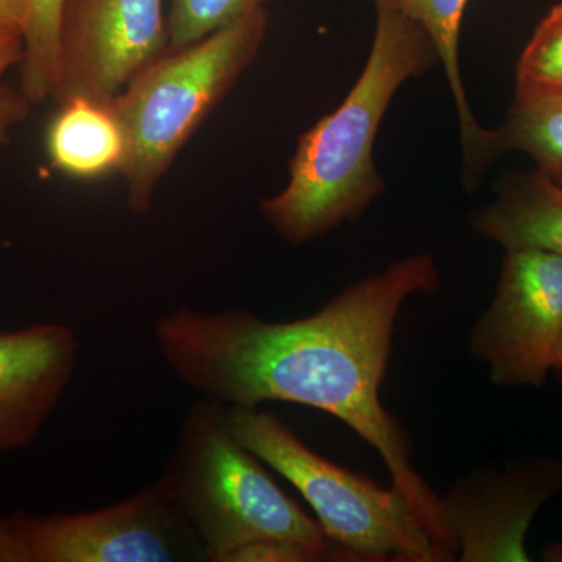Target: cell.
<instances>
[{"instance_id": "obj_8", "label": "cell", "mask_w": 562, "mask_h": 562, "mask_svg": "<svg viewBox=\"0 0 562 562\" xmlns=\"http://www.w3.org/2000/svg\"><path fill=\"white\" fill-rule=\"evenodd\" d=\"M168 50L165 0H66L52 99L111 101Z\"/></svg>"}, {"instance_id": "obj_12", "label": "cell", "mask_w": 562, "mask_h": 562, "mask_svg": "<svg viewBox=\"0 0 562 562\" xmlns=\"http://www.w3.org/2000/svg\"><path fill=\"white\" fill-rule=\"evenodd\" d=\"M398 9L430 36L446 70L460 121L462 179L465 190L479 184L484 169L498 150V133L484 128L469 106L460 68L462 16L469 0H395Z\"/></svg>"}, {"instance_id": "obj_3", "label": "cell", "mask_w": 562, "mask_h": 562, "mask_svg": "<svg viewBox=\"0 0 562 562\" xmlns=\"http://www.w3.org/2000/svg\"><path fill=\"white\" fill-rule=\"evenodd\" d=\"M266 464L233 435L224 406L199 397L187 409L160 482L211 562L279 539L349 557L280 490Z\"/></svg>"}, {"instance_id": "obj_21", "label": "cell", "mask_w": 562, "mask_h": 562, "mask_svg": "<svg viewBox=\"0 0 562 562\" xmlns=\"http://www.w3.org/2000/svg\"><path fill=\"white\" fill-rule=\"evenodd\" d=\"M543 560L549 562H562V541L550 543V546L543 550Z\"/></svg>"}, {"instance_id": "obj_10", "label": "cell", "mask_w": 562, "mask_h": 562, "mask_svg": "<svg viewBox=\"0 0 562 562\" xmlns=\"http://www.w3.org/2000/svg\"><path fill=\"white\" fill-rule=\"evenodd\" d=\"M79 364L72 328L43 324L0 331V452L36 441Z\"/></svg>"}, {"instance_id": "obj_1", "label": "cell", "mask_w": 562, "mask_h": 562, "mask_svg": "<svg viewBox=\"0 0 562 562\" xmlns=\"http://www.w3.org/2000/svg\"><path fill=\"white\" fill-rule=\"evenodd\" d=\"M439 286L435 258L412 255L301 319L269 322L239 306L214 313L183 306L157 321L154 338L169 371L199 397L225 408L297 403L342 420L379 452L391 486L453 561L458 549L442 498L414 469L412 439L380 398L403 303Z\"/></svg>"}, {"instance_id": "obj_22", "label": "cell", "mask_w": 562, "mask_h": 562, "mask_svg": "<svg viewBox=\"0 0 562 562\" xmlns=\"http://www.w3.org/2000/svg\"><path fill=\"white\" fill-rule=\"evenodd\" d=\"M552 372L562 383V335L560 341H558L557 350H554Z\"/></svg>"}, {"instance_id": "obj_16", "label": "cell", "mask_w": 562, "mask_h": 562, "mask_svg": "<svg viewBox=\"0 0 562 562\" xmlns=\"http://www.w3.org/2000/svg\"><path fill=\"white\" fill-rule=\"evenodd\" d=\"M268 0H171L168 14L169 50L190 46L266 7Z\"/></svg>"}, {"instance_id": "obj_6", "label": "cell", "mask_w": 562, "mask_h": 562, "mask_svg": "<svg viewBox=\"0 0 562 562\" xmlns=\"http://www.w3.org/2000/svg\"><path fill=\"white\" fill-rule=\"evenodd\" d=\"M13 519L29 562L205 561L201 543L158 480L94 512H18Z\"/></svg>"}, {"instance_id": "obj_20", "label": "cell", "mask_w": 562, "mask_h": 562, "mask_svg": "<svg viewBox=\"0 0 562 562\" xmlns=\"http://www.w3.org/2000/svg\"><path fill=\"white\" fill-rule=\"evenodd\" d=\"M0 562H29L13 516H0Z\"/></svg>"}, {"instance_id": "obj_14", "label": "cell", "mask_w": 562, "mask_h": 562, "mask_svg": "<svg viewBox=\"0 0 562 562\" xmlns=\"http://www.w3.org/2000/svg\"><path fill=\"white\" fill-rule=\"evenodd\" d=\"M498 149L530 155L539 171L562 184V88L516 87Z\"/></svg>"}, {"instance_id": "obj_11", "label": "cell", "mask_w": 562, "mask_h": 562, "mask_svg": "<svg viewBox=\"0 0 562 562\" xmlns=\"http://www.w3.org/2000/svg\"><path fill=\"white\" fill-rule=\"evenodd\" d=\"M473 231L505 250L539 249L562 257V184L542 171L502 181L497 198L476 211Z\"/></svg>"}, {"instance_id": "obj_18", "label": "cell", "mask_w": 562, "mask_h": 562, "mask_svg": "<svg viewBox=\"0 0 562 562\" xmlns=\"http://www.w3.org/2000/svg\"><path fill=\"white\" fill-rule=\"evenodd\" d=\"M24 57V41L0 38V149L10 143L11 132L27 120L32 103L21 90H14L3 77Z\"/></svg>"}, {"instance_id": "obj_7", "label": "cell", "mask_w": 562, "mask_h": 562, "mask_svg": "<svg viewBox=\"0 0 562 562\" xmlns=\"http://www.w3.org/2000/svg\"><path fill=\"white\" fill-rule=\"evenodd\" d=\"M505 251L494 301L473 325L469 350L497 386H542L562 335V257Z\"/></svg>"}, {"instance_id": "obj_4", "label": "cell", "mask_w": 562, "mask_h": 562, "mask_svg": "<svg viewBox=\"0 0 562 562\" xmlns=\"http://www.w3.org/2000/svg\"><path fill=\"white\" fill-rule=\"evenodd\" d=\"M266 7L166 52L113 99L125 138L121 173L133 213L147 214L179 151L249 68L268 33Z\"/></svg>"}, {"instance_id": "obj_19", "label": "cell", "mask_w": 562, "mask_h": 562, "mask_svg": "<svg viewBox=\"0 0 562 562\" xmlns=\"http://www.w3.org/2000/svg\"><path fill=\"white\" fill-rule=\"evenodd\" d=\"M29 9V0H0V38H24Z\"/></svg>"}, {"instance_id": "obj_15", "label": "cell", "mask_w": 562, "mask_h": 562, "mask_svg": "<svg viewBox=\"0 0 562 562\" xmlns=\"http://www.w3.org/2000/svg\"><path fill=\"white\" fill-rule=\"evenodd\" d=\"M24 57L20 65L22 94L32 105L52 98L57 81L58 44L66 0H29Z\"/></svg>"}, {"instance_id": "obj_13", "label": "cell", "mask_w": 562, "mask_h": 562, "mask_svg": "<svg viewBox=\"0 0 562 562\" xmlns=\"http://www.w3.org/2000/svg\"><path fill=\"white\" fill-rule=\"evenodd\" d=\"M111 101L72 98L58 103L46 136L55 169L81 180L121 171L125 138Z\"/></svg>"}, {"instance_id": "obj_5", "label": "cell", "mask_w": 562, "mask_h": 562, "mask_svg": "<svg viewBox=\"0 0 562 562\" xmlns=\"http://www.w3.org/2000/svg\"><path fill=\"white\" fill-rule=\"evenodd\" d=\"M225 413L238 441L301 492L325 535L349 561H449L394 487L384 490L325 460L276 414L258 408Z\"/></svg>"}, {"instance_id": "obj_9", "label": "cell", "mask_w": 562, "mask_h": 562, "mask_svg": "<svg viewBox=\"0 0 562 562\" xmlns=\"http://www.w3.org/2000/svg\"><path fill=\"white\" fill-rule=\"evenodd\" d=\"M562 491V458H524L469 473L443 495L462 562L531 561L527 532L543 503Z\"/></svg>"}, {"instance_id": "obj_17", "label": "cell", "mask_w": 562, "mask_h": 562, "mask_svg": "<svg viewBox=\"0 0 562 562\" xmlns=\"http://www.w3.org/2000/svg\"><path fill=\"white\" fill-rule=\"evenodd\" d=\"M516 87L562 88V2L539 22L516 65Z\"/></svg>"}, {"instance_id": "obj_2", "label": "cell", "mask_w": 562, "mask_h": 562, "mask_svg": "<svg viewBox=\"0 0 562 562\" xmlns=\"http://www.w3.org/2000/svg\"><path fill=\"white\" fill-rule=\"evenodd\" d=\"M376 25L368 63L341 105L299 138L290 183L262 199L266 222L302 246L358 220L384 191L373 146L395 92L441 65L428 33L395 0H373Z\"/></svg>"}]
</instances>
